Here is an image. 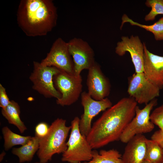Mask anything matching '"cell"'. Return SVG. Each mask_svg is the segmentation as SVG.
<instances>
[{"label": "cell", "mask_w": 163, "mask_h": 163, "mask_svg": "<svg viewBox=\"0 0 163 163\" xmlns=\"http://www.w3.org/2000/svg\"><path fill=\"white\" fill-rule=\"evenodd\" d=\"M137 104L133 98L125 97L105 110L94 123L86 136L92 149L99 148L119 140L135 116Z\"/></svg>", "instance_id": "cell-1"}, {"label": "cell", "mask_w": 163, "mask_h": 163, "mask_svg": "<svg viewBox=\"0 0 163 163\" xmlns=\"http://www.w3.org/2000/svg\"><path fill=\"white\" fill-rule=\"evenodd\" d=\"M57 8L52 0H21L17 13L19 27L27 36L46 35L56 25Z\"/></svg>", "instance_id": "cell-2"}, {"label": "cell", "mask_w": 163, "mask_h": 163, "mask_svg": "<svg viewBox=\"0 0 163 163\" xmlns=\"http://www.w3.org/2000/svg\"><path fill=\"white\" fill-rule=\"evenodd\" d=\"M66 120L58 118L49 126L46 135L40 139L37 155L40 163H47L53 155L64 153L67 146L66 139L71 126L66 125Z\"/></svg>", "instance_id": "cell-3"}, {"label": "cell", "mask_w": 163, "mask_h": 163, "mask_svg": "<svg viewBox=\"0 0 163 163\" xmlns=\"http://www.w3.org/2000/svg\"><path fill=\"white\" fill-rule=\"evenodd\" d=\"M80 118L75 117L71 122L69 137L66 142L67 148L62 153L61 160L69 163H81L91 160L92 149L86 136L81 133L79 128Z\"/></svg>", "instance_id": "cell-4"}, {"label": "cell", "mask_w": 163, "mask_h": 163, "mask_svg": "<svg viewBox=\"0 0 163 163\" xmlns=\"http://www.w3.org/2000/svg\"><path fill=\"white\" fill-rule=\"evenodd\" d=\"M54 86L61 94L56 103L62 106H69L78 100L82 93V78L77 76L60 71L53 78Z\"/></svg>", "instance_id": "cell-5"}, {"label": "cell", "mask_w": 163, "mask_h": 163, "mask_svg": "<svg viewBox=\"0 0 163 163\" xmlns=\"http://www.w3.org/2000/svg\"><path fill=\"white\" fill-rule=\"evenodd\" d=\"M33 69L29 78L33 84L32 88L46 98L60 99L61 94L55 88L54 76L60 70L53 66H46L34 61Z\"/></svg>", "instance_id": "cell-6"}, {"label": "cell", "mask_w": 163, "mask_h": 163, "mask_svg": "<svg viewBox=\"0 0 163 163\" xmlns=\"http://www.w3.org/2000/svg\"><path fill=\"white\" fill-rule=\"evenodd\" d=\"M157 99L155 98L142 109L136 107L135 115L128 124L123 132L120 140L124 143H127L136 135L142 134L151 132L154 129V124L150 121L151 112L157 104Z\"/></svg>", "instance_id": "cell-7"}, {"label": "cell", "mask_w": 163, "mask_h": 163, "mask_svg": "<svg viewBox=\"0 0 163 163\" xmlns=\"http://www.w3.org/2000/svg\"><path fill=\"white\" fill-rule=\"evenodd\" d=\"M160 89L146 77L144 72L135 73L129 78L127 92L137 103L147 104L159 96Z\"/></svg>", "instance_id": "cell-8"}, {"label": "cell", "mask_w": 163, "mask_h": 163, "mask_svg": "<svg viewBox=\"0 0 163 163\" xmlns=\"http://www.w3.org/2000/svg\"><path fill=\"white\" fill-rule=\"evenodd\" d=\"M67 43L74 63V74L80 75L83 70H88L95 62L94 51L87 41L81 38L74 37Z\"/></svg>", "instance_id": "cell-9"}, {"label": "cell", "mask_w": 163, "mask_h": 163, "mask_svg": "<svg viewBox=\"0 0 163 163\" xmlns=\"http://www.w3.org/2000/svg\"><path fill=\"white\" fill-rule=\"evenodd\" d=\"M40 63L43 66L54 67L69 74L74 73V63L67 42L61 37L55 40L46 56Z\"/></svg>", "instance_id": "cell-10"}, {"label": "cell", "mask_w": 163, "mask_h": 163, "mask_svg": "<svg viewBox=\"0 0 163 163\" xmlns=\"http://www.w3.org/2000/svg\"><path fill=\"white\" fill-rule=\"evenodd\" d=\"M81 96L84 113L80 118L79 128L81 134L87 136L91 129L93 119L101 112L111 107L112 103L107 97L95 100L85 91L82 92Z\"/></svg>", "instance_id": "cell-11"}, {"label": "cell", "mask_w": 163, "mask_h": 163, "mask_svg": "<svg viewBox=\"0 0 163 163\" xmlns=\"http://www.w3.org/2000/svg\"><path fill=\"white\" fill-rule=\"evenodd\" d=\"M121 40L118 42L115 52L122 56L126 52L129 53L134 66L135 73L144 72V46L137 36L132 35L130 37L123 36Z\"/></svg>", "instance_id": "cell-12"}, {"label": "cell", "mask_w": 163, "mask_h": 163, "mask_svg": "<svg viewBox=\"0 0 163 163\" xmlns=\"http://www.w3.org/2000/svg\"><path fill=\"white\" fill-rule=\"evenodd\" d=\"M86 84L88 93L95 100H102L110 94V81L102 72L100 65L96 62L88 70Z\"/></svg>", "instance_id": "cell-13"}, {"label": "cell", "mask_w": 163, "mask_h": 163, "mask_svg": "<svg viewBox=\"0 0 163 163\" xmlns=\"http://www.w3.org/2000/svg\"><path fill=\"white\" fill-rule=\"evenodd\" d=\"M144 73L146 77L161 89L163 87V56L153 54L143 43Z\"/></svg>", "instance_id": "cell-14"}, {"label": "cell", "mask_w": 163, "mask_h": 163, "mask_svg": "<svg viewBox=\"0 0 163 163\" xmlns=\"http://www.w3.org/2000/svg\"><path fill=\"white\" fill-rule=\"evenodd\" d=\"M146 139L143 134H138L127 143L122 156L123 163H141L145 160Z\"/></svg>", "instance_id": "cell-15"}, {"label": "cell", "mask_w": 163, "mask_h": 163, "mask_svg": "<svg viewBox=\"0 0 163 163\" xmlns=\"http://www.w3.org/2000/svg\"><path fill=\"white\" fill-rule=\"evenodd\" d=\"M40 140V139L36 136L32 137L25 145L20 147L13 148L12 153L18 156L20 163L31 161L39 149Z\"/></svg>", "instance_id": "cell-16"}, {"label": "cell", "mask_w": 163, "mask_h": 163, "mask_svg": "<svg viewBox=\"0 0 163 163\" xmlns=\"http://www.w3.org/2000/svg\"><path fill=\"white\" fill-rule=\"evenodd\" d=\"M1 113L8 123L16 126L21 133H23L27 129L20 117V106L18 103L14 100H11L6 107L2 109Z\"/></svg>", "instance_id": "cell-17"}, {"label": "cell", "mask_w": 163, "mask_h": 163, "mask_svg": "<svg viewBox=\"0 0 163 163\" xmlns=\"http://www.w3.org/2000/svg\"><path fill=\"white\" fill-rule=\"evenodd\" d=\"M83 163H123L122 155L117 150H101L99 153L96 150H93L91 159Z\"/></svg>", "instance_id": "cell-18"}, {"label": "cell", "mask_w": 163, "mask_h": 163, "mask_svg": "<svg viewBox=\"0 0 163 163\" xmlns=\"http://www.w3.org/2000/svg\"><path fill=\"white\" fill-rule=\"evenodd\" d=\"M122 22L120 27L121 29L125 23H129L131 25L136 26L145 29L152 33L155 40L157 41L163 40V17H161L157 21L151 25H145L134 21L124 14L122 17Z\"/></svg>", "instance_id": "cell-19"}, {"label": "cell", "mask_w": 163, "mask_h": 163, "mask_svg": "<svg viewBox=\"0 0 163 163\" xmlns=\"http://www.w3.org/2000/svg\"><path fill=\"white\" fill-rule=\"evenodd\" d=\"M2 132L4 140V147L6 151L15 145L22 146L25 145L32 137L30 136H24L15 133L7 126L2 128Z\"/></svg>", "instance_id": "cell-20"}, {"label": "cell", "mask_w": 163, "mask_h": 163, "mask_svg": "<svg viewBox=\"0 0 163 163\" xmlns=\"http://www.w3.org/2000/svg\"><path fill=\"white\" fill-rule=\"evenodd\" d=\"M145 160L152 163H162L163 161V149L155 141L146 139Z\"/></svg>", "instance_id": "cell-21"}, {"label": "cell", "mask_w": 163, "mask_h": 163, "mask_svg": "<svg viewBox=\"0 0 163 163\" xmlns=\"http://www.w3.org/2000/svg\"><path fill=\"white\" fill-rule=\"evenodd\" d=\"M146 6L151 8L149 12L145 17L146 21H153L158 14H163V0H147Z\"/></svg>", "instance_id": "cell-22"}, {"label": "cell", "mask_w": 163, "mask_h": 163, "mask_svg": "<svg viewBox=\"0 0 163 163\" xmlns=\"http://www.w3.org/2000/svg\"><path fill=\"white\" fill-rule=\"evenodd\" d=\"M150 120L163 131V104L152 111L150 115Z\"/></svg>", "instance_id": "cell-23"}, {"label": "cell", "mask_w": 163, "mask_h": 163, "mask_svg": "<svg viewBox=\"0 0 163 163\" xmlns=\"http://www.w3.org/2000/svg\"><path fill=\"white\" fill-rule=\"evenodd\" d=\"M49 126L46 123H39L36 126L35 129V136L40 139L45 137L47 134Z\"/></svg>", "instance_id": "cell-24"}, {"label": "cell", "mask_w": 163, "mask_h": 163, "mask_svg": "<svg viewBox=\"0 0 163 163\" xmlns=\"http://www.w3.org/2000/svg\"><path fill=\"white\" fill-rule=\"evenodd\" d=\"M10 101L7 94L5 88L0 84V107L2 109L6 107Z\"/></svg>", "instance_id": "cell-25"}, {"label": "cell", "mask_w": 163, "mask_h": 163, "mask_svg": "<svg viewBox=\"0 0 163 163\" xmlns=\"http://www.w3.org/2000/svg\"><path fill=\"white\" fill-rule=\"evenodd\" d=\"M151 139L157 143L163 149V131L159 129L155 131L152 135Z\"/></svg>", "instance_id": "cell-26"}, {"label": "cell", "mask_w": 163, "mask_h": 163, "mask_svg": "<svg viewBox=\"0 0 163 163\" xmlns=\"http://www.w3.org/2000/svg\"><path fill=\"white\" fill-rule=\"evenodd\" d=\"M5 153L4 152H3L0 155V161H2L3 160L4 157L5 155Z\"/></svg>", "instance_id": "cell-27"}, {"label": "cell", "mask_w": 163, "mask_h": 163, "mask_svg": "<svg viewBox=\"0 0 163 163\" xmlns=\"http://www.w3.org/2000/svg\"><path fill=\"white\" fill-rule=\"evenodd\" d=\"M141 163H152L148 160L145 159Z\"/></svg>", "instance_id": "cell-28"}, {"label": "cell", "mask_w": 163, "mask_h": 163, "mask_svg": "<svg viewBox=\"0 0 163 163\" xmlns=\"http://www.w3.org/2000/svg\"><path fill=\"white\" fill-rule=\"evenodd\" d=\"M34 163H40L39 162H35Z\"/></svg>", "instance_id": "cell-29"}, {"label": "cell", "mask_w": 163, "mask_h": 163, "mask_svg": "<svg viewBox=\"0 0 163 163\" xmlns=\"http://www.w3.org/2000/svg\"><path fill=\"white\" fill-rule=\"evenodd\" d=\"M162 163H163V161H162Z\"/></svg>", "instance_id": "cell-30"}]
</instances>
